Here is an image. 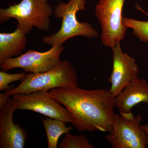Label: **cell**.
<instances>
[{
    "label": "cell",
    "mask_w": 148,
    "mask_h": 148,
    "mask_svg": "<svg viewBox=\"0 0 148 148\" xmlns=\"http://www.w3.org/2000/svg\"><path fill=\"white\" fill-rule=\"evenodd\" d=\"M48 94L69 111L71 123L78 131L109 132L115 114V97L110 90L77 86L54 88Z\"/></svg>",
    "instance_id": "obj_1"
},
{
    "label": "cell",
    "mask_w": 148,
    "mask_h": 148,
    "mask_svg": "<svg viewBox=\"0 0 148 148\" xmlns=\"http://www.w3.org/2000/svg\"><path fill=\"white\" fill-rule=\"evenodd\" d=\"M86 5V0H69L67 3H58L54 8L53 15L62 20L61 28L55 34L44 37L42 42L51 47H60L67 40L78 36L88 38L98 37L99 34L90 23L78 20L77 13L85 10Z\"/></svg>",
    "instance_id": "obj_2"
},
{
    "label": "cell",
    "mask_w": 148,
    "mask_h": 148,
    "mask_svg": "<svg viewBox=\"0 0 148 148\" xmlns=\"http://www.w3.org/2000/svg\"><path fill=\"white\" fill-rule=\"evenodd\" d=\"M78 83L77 76L73 66L68 60H64L48 71L27 74L18 86L5 92L10 96L18 93L77 87Z\"/></svg>",
    "instance_id": "obj_3"
},
{
    "label": "cell",
    "mask_w": 148,
    "mask_h": 148,
    "mask_svg": "<svg viewBox=\"0 0 148 148\" xmlns=\"http://www.w3.org/2000/svg\"><path fill=\"white\" fill-rule=\"evenodd\" d=\"M5 8L0 9V23L3 24L10 18H15L17 25L26 35L34 27L41 31H48L50 16L53 14L52 7L48 0H20Z\"/></svg>",
    "instance_id": "obj_4"
},
{
    "label": "cell",
    "mask_w": 148,
    "mask_h": 148,
    "mask_svg": "<svg viewBox=\"0 0 148 148\" xmlns=\"http://www.w3.org/2000/svg\"><path fill=\"white\" fill-rule=\"evenodd\" d=\"M141 115L126 117L115 114L106 139L113 148H145L148 135L141 127Z\"/></svg>",
    "instance_id": "obj_5"
},
{
    "label": "cell",
    "mask_w": 148,
    "mask_h": 148,
    "mask_svg": "<svg viewBox=\"0 0 148 148\" xmlns=\"http://www.w3.org/2000/svg\"><path fill=\"white\" fill-rule=\"evenodd\" d=\"M125 0H100L95 6V14L100 22L103 45L112 48L124 38L127 28L123 22Z\"/></svg>",
    "instance_id": "obj_6"
},
{
    "label": "cell",
    "mask_w": 148,
    "mask_h": 148,
    "mask_svg": "<svg viewBox=\"0 0 148 148\" xmlns=\"http://www.w3.org/2000/svg\"><path fill=\"white\" fill-rule=\"evenodd\" d=\"M63 46H52L49 50L39 52L30 49L24 54L7 59L0 64L1 71H7L14 69H22L25 73H44L48 71L61 64Z\"/></svg>",
    "instance_id": "obj_7"
},
{
    "label": "cell",
    "mask_w": 148,
    "mask_h": 148,
    "mask_svg": "<svg viewBox=\"0 0 148 148\" xmlns=\"http://www.w3.org/2000/svg\"><path fill=\"white\" fill-rule=\"evenodd\" d=\"M16 104V110H28L42 114L66 123L72 122L69 111L49 95L47 90H39L28 93L12 95Z\"/></svg>",
    "instance_id": "obj_8"
},
{
    "label": "cell",
    "mask_w": 148,
    "mask_h": 148,
    "mask_svg": "<svg viewBox=\"0 0 148 148\" xmlns=\"http://www.w3.org/2000/svg\"><path fill=\"white\" fill-rule=\"evenodd\" d=\"M120 43H117L112 48L113 66L108 79L111 84L109 90L114 97L128 84L138 78L140 72L135 58L123 52Z\"/></svg>",
    "instance_id": "obj_9"
},
{
    "label": "cell",
    "mask_w": 148,
    "mask_h": 148,
    "mask_svg": "<svg viewBox=\"0 0 148 148\" xmlns=\"http://www.w3.org/2000/svg\"><path fill=\"white\" fill-rule=\"evenodd\" d=\"M16 104L10 98L0 109V148H23L28 135L26 130L13 122V115Z\"/></svg>",
    "instance_id": "obj_10"
},
{
    "label": "cell",
    "mask_w": 148,
    "mask_h": 148,
    "mask_svg": "<svg viewBox=\"0 0 148 148\" xmlns=\"http://www.w3.org/2000/svg\"><path fill=\"white\" fill-rule=\"evenodd\" d=\"M143 103L148 107V82L145 79L132 81L114 98L115 108L126 117L134 116L132 109Z\"/></svg>",
    "instance_id": "obj_11"
},
{
    "label": "cell",
    "mask_w": 148,
    "mask_h": 148,
    "mask_svg": "<svg viewBox=\"0 0 148 148\" xmlns=\"http://www.w3.org/2000/svg\"><path fill=\"white\" fill-rule=\"evenodd\" d=\"M26 36L18 25L12 33H0V64L22 54L27 45Z\"/></svg>",
    "instance_id": "obj_12"
},
{
    "label": "cell",
    "mask_w": 148,
    "mask_h": 148,
    "mask_svg": "<svg viewBox=\"0 0 148 148\" xmlns=\"http://www.w3.org/2000/svg\"><path fill=\"white\" fill-rule=\"evenodd\" d=\"M47 137L48 148H57L59 138L73 129V127H67L65 122L57 119L41 118Z\"/></svg>",
    "instance_id": "obj_13"
},
{
    "label": "cell",
    "mask_w": 148,
    "mask_h": 148,
    "mask_svg": "<svg viewBox=\"0 0 148 148\" xmlns=\"http://www.w3.org/2000/svg\"><path fill=\"white\" fill-rule=\"evenodd\" d=\"M123 22L125 27L132 30L133 34L140 41L148 42V21H142L134 18L123 17Z\"/></svg>",
    "instance_id": "obj_14"
},
{
    "label": "cell",
    "mask_w": 148,
    "mask_h": 148,
    "mask_svg": "<svg viewBox=\"0 0 148 148\" xmlns=\"http://www.w3.org/2000/svg\"><path fill=\"white\" fill-rule=\"evenodd\" d=\"M59 148H93L87 138L83 135H72L70 132L65 134L62 141L58 144Z\"/></svg>",
    "instance_id": "obj_15"
},
{
    "label": "cell",
    "mask_w": 148,
    "mask_h": 148,
    "mask_svg": "<svg viewBox=\"0 0 148 148\" xmlns=\"http://www.w3.org/2000/svg\"><path fill=\"white\" fill-rule=\"evenodd\" d=\"M25 73L10 74L6 72L1 71H0V90L7 91L9 89V85L11 83L21 80L27 76Z\"/></svg>",
    "instance_id": "obj_16"
},
{
    "label": "cell",
    "mask_w": 148,
    "mask_h": 148,
    "mask_svg": "<svg viewBox=\"0 0 148 148\" xmlns=\"http://www.w3.org/2000/svg\"><path fill=\"white\" fill-rule=\"evenodd\" d=\"M10 98L9 95L5 92L0 94V109L4 106Z\"/></svg>",
    "instance_id": "obj_17"
},
{
    "label": "cell",
    "mask_w": 148,
    "mask_h": 148,
    "mask_svg": "<svg viewBox=\"0 0 148 148\" xmlns=\"http://www.w3.org/2000/svg\"><path fill=\"white\" fill-rule=\"evenodd\" d=\"M141 127L147 133L148 135V123L147 124L141 125Z\"/></svg>",
    "instance_id": "obj_18"
}]
</instances>
